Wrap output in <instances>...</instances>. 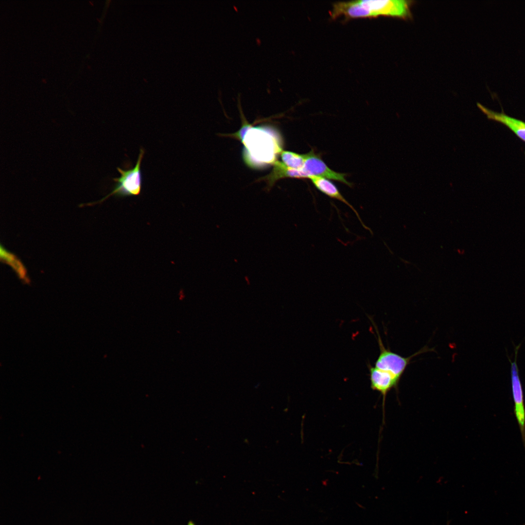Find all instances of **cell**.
Here are the masks:
<instances>
[{
  "instance_id": "7a4b0ae2",
  "label": "cell",
  "mask_w": 525,
  "mask_h": 525,
  "mask_svg": "<svg viewBox=\"0 0 525 525\" xmlns=\"http://www.w3.org/2000/svg\"><path fill=\"white\" fill-rule=\"evenodd\" d=\"M378 335L380 354L374 364V367L390 374L399 383L407 367L413 357L428 351L426 347L412 355L405 357L392 352L385 347L380 334L374 326Z\"/></svg>"
},
{
  "instance_id": "8fae6325",
  "label": "cell",
  "mask_w": 525,
  "mask_h": 525,
  "mask_svg": "<svg viewBox=\"0 0 525 525\" xmlns=\"http://www.w3.org/2000/svg\"><path fill=\"white\" fill-rule=\"evenodd\" d=\"M244 122L245 123L243 124L242 128L238 132L230 135L233 138H235L242 142L244 141L245 136L247 133V132L251 127L250 124L246 123L245 121H244Z\"/></svg>"
},
{
  "instance_id": "30bf717a",
  "label": "cell",
  "mask_w": 525,
  "mask_h": 525,
  "mask_svg": "<svg viewBox=\"0 0 525 525\" xmlns=\"http://www.w3.org/2000/svg\"><path fill=\"white\" fill-rule=\"evenodd\" d=\"M0 258L4 262L11 266L20 279L26 282H28L26 270L23 264L16 256L7 251L2 245H0Z\"/></svg>"
},
{
  "instance_id": "5b68a950",
  "label": "cell",
  "mask_w": 525,
  "mask_h": 525,
  "mask_svg": "<svg viewBox=\"0 0 525 525\" xmlns=\"http://www.w3.org/2000/svg\"><path fill=\"white\" fill-rule=\"evenodd\" d=\"M307 178L311 176H320L342 182L350 186L351 184L345 178L346 174L331 170L314 151L307 154L304 165L301 169Z\"/></svg>"
},
{
  "instance_id": "ba28073f",
  "label": "cell",
  "mask_w": 525,
  "mask_h": 525,
  "mask_svg": "<svg viewBox=\"0 0 525 525\" xmlns=\"http://www.w3.org/2000/svg\"><path fill=\"white\" fill-rule=\"evenodd\" d=\"M313 184L321 192L330 197L339 200L348 205L354 212L364 228L369 229L363 223L358 213L340 192L335 185L326 178L311 176L309 177ZM369 230V229H368Z\"/></svg>"
},
{
  "instance_id": "9c48e42d",
  "label": "cell",
  "mask_w": 525,
  "mask_h": 525,
  "mask_svg": "<svg viewBox=\"0 0 525 525\" xmlns=\"http://www.w3.org/2000/svg\"><path fill=\"white\" fill-rule=\"evenodd\" d=\"M281 162L288 168L300 170L302 168L307 154H299L291 151L281 149L280 151Z\"/></svg>"
},
{
  "instance_id": "3957f363",
  "label": "cell",
  "mask_w": 525,
  "mask_h": 525,
  "mask_svg": "<svg viewBox=\"0 0 525 525\" xmlns=\"http://www.w3.org/2000/svg\"><path fill=\"white\" fill-rule=\"evenodd\" d=\"M521 344L515 347V359L512 362L508 356L510 363L511 389L514 402V413L521 433L522 440L525 448V407L524 392L517 364L518 352Z\"/></svg>"
},
{
  "instance_id": "6da1fadb",
  "label": "cell",
  "mask_w": 525,
  "mask_h": 525,
  "mask_svg": "<svg viewBox=\"0 0 525 525\" xmlns=\"http://www.w3.org/2000/svg\"><path fill=\"white\" fill-rule=\"evenodd\" d=\"M144 154V150L140 149L136 164L133 168L124 170L118 167L117 170L121 175L119 177L113 178L115 182L113 190L101 200L88 205L102 203L111 196L124 197L139 195L142 187V176L140 167Z\"/></svg>"
},
{
  "instance_id": "8992f818",
  "label": "cell",
  "mask_w": 525,
  "mask_h": 525,
  "mask_svg": "<svg viewBox=\"0 0 525 525\" xmlns=\"http://www.w3.org/2000/svg\"><path fill=\"white\" fill-rule=\"evenodd\" d=\"M477 105L489 120L503 124L510 129L521 140L525 142V122L506 114L503 111L497 112L490 110L480 103Z\"/></svg>"
},
{
  "instance_id": "277c9868",
  "label": "cell",
  "mask_w": 525,
  "mask_h": 525,
  "mask_svg": "<svg viewBox=\"0 0 525 525\" xmlns=\"http://www.w3.org/2000/svg\"><path fill=\"white\" fill-rule=\"evenodd\" d=\"M360 3L368 12V18L379 16L405 17L409 12V3L404 0H363Z\"/></svg>"
},
{
  "instance_id": "52a82bcc",
  "label": "cell",
  "mask_w": 525,
  "mask_h": 525,
  "mask_svg": "<svg viewBox=\"0 0 525 525\" xmlns=\"http://www.w3.org/2000/svg\"><path fill=\"white\" fill-rule=\"evenodd\" d=\"M369 379L371 388L380 392L385 401L387 393L398 387L399 382L390 374L369 365Z\"/></svg>"
},
{
  "instance_id": "7c38bea8",
  "label": "cell",
  "mask_w": 525,
  "mask_h": 525,
  "mask_svg": "<svg viewBox=\"0 0 525 525\" xmlns=\"http://www.w3.org/2000/svg\"><path fill=\"white\" fill-rule=\"evenodd\" d=\"M188 525H195L193 523L190 522L188 524Z\"/></svg>"
}]
</instances>
